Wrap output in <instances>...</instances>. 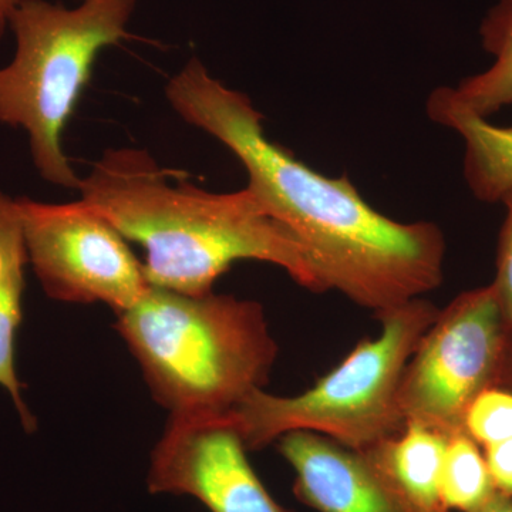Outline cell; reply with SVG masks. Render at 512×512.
Here are the masks:
<instances>
[{"label":"cell","mask_w":512,"mask_h":512,"mask_svg":"<svg viewBox=\"0 0 512 512\" xmlns=\"http://www.w3.org/2000/svg\"><path fill=\"white\" fill-rule=\"evenodd\" d=\"M165 93L188 124L241 161L247 188L301 241L328 291L379 316L439 288L446 239L436 224L390 220L348 178L302 163L269 140L247 94L218 82L198 59L175 74Z\"/></svg>","instance_id":"cell-1"},{"label":"cell","mask_w":512,"mask_h":512,"mask_svg":"<svg viewBox=\"0 0 512 512\" xmlns=\"http://www.w3.org/2000/svg\"><path fill=\"white\" fill-rule=\"evenodd\" d=\"M170 174L147 151L120 148L106 151L80 181L82 200L146 251L148 284L207 295L232 265L258 261L284 269L308 291H328L301 241L249 188L215 194L180 174L173 184Z\"/></svg>","instance_id":"cell-2"},{"label":"cell","mask_w":512,"mask_h":512,"mask_svg":"<svg viewBox=\"0 0 512 512\" xmlns=\"http://www.w3.org/2000/svg\"><path fill=\"white\" fill-rule=\"evenodd\" d=\"M114 328L171 417H224L264 389L278 357L261 303L150 285Z\"/></svg>","instance_id":"cell-3"},{"label":"cell","mask_w":512,"mask_h":512,"mask_svg":"<svg viewBox=\"0 0 512 512\" xmlns=\"http://www.w3.org/2000/svg\"><path fill=\"white\" fill-rule=\"evenodd\" d=\"M440 309L417 298L376 316L382 332L365 339L315 386L293 397L255 390L224 416L247 450L291 431H309L357 451L372 450L406 427L400 387L407 363Z\"/></svg>","instance_id":"cell-4"},{"label":"cell","mask_w":512,"mask_h":512,"mask_svg":"<svg viewBox=\"0 0 512 512\" xmlns=\"http://www.w3.org/2000/svg\"><path fill=\"white\" fill-rule=\"evenodd\" d=\"M136 0H84L66 9L20 0L9 19L16 53L0 69V124L25 128L36 170L47 183L79 190L64 154V128L104 47L126 36Z\"/></svg>","instance_id":"cell-5"},{"label":"cell","mask_w":512,"mask_h":512,"mask_svg":"<svg viewBox=\"0 0 512 512\" xmlns=\"http://www.w3.org/2000/svg\"><path fill=\"white\" fill-rule=\"evenodd\" d=\"M511 333L493 282L440 309L404 370L400 406L406 424L446 437L466 433L470 404L500 383Z\"/></svg>","instance_id":"cell-6"},{"label":"cell","mask_w":512,"mask_h":512,"mask_svg":"<svg viewBox=\"0 0 512 512\" xmlns=\"http://www.w3.org/2000/svg\"><path fill=\"white\" fill-rule=\"evenodd\" d=\"M16 202L29 264L49 298L101 302L119 315L150 288L127 239L89 202Z\"/></svg>","instance_id":"cell-7"},{"label":"cell","mask_w":512,"mask_h":512,"mask_svg":"<svg viewBox=\"0 0 512 512\" xmlns=\"http://www.w3.org/2000/svg\"><path fill=\"white\" fill-rule=\"evenodd\" d=\"M247 447L224 417H168L151 453V494L190 495L210 512H293L256 476Z\"/></svg>","instance_id":"cell-8"},{"label":"cell","mask_w":512,"mask_h":512,"mask_svg":"<svg viewBox=\"0 0 512 512\" xmlns=\"http://www.w3.org/2000/svg\"><path fill=\"white\" fill-rule=\"evenodd\" d=\"M278 450L295 471L293 494L319 512H420L367 451L309 431H291Z\"/></svg>","instance_id":"cell-9"},{"label":"cell","mask_w":512,"mask_h":512,"mask_svg":"<svg viewBox=\"0 0 512 512\" xmlns=\"http://www.w3.org/2000/svg\"><path fill=\"white\" fill-rule=\"evenodd\" d=\"M28 264L18 202L0 191V386L15 404L23 429L33 433L36 417L23 400V384L15 366L16 335L22 325Z\"/></svg>","instance_id":"cell-10"},{"label":"cell","mask_w":512,"mask_h":512,"mask_svg":"<svg viewBox=\"0 0 512 512\" xmlns=\"http://www.w3.org/2000/svg\"><path fill=\"white\" fill-rule=\"evenodd\" d=\"M427 113L463 137L464 177L471 192L488 204L501 202L512 190V126H494L488 119L458 109L439 90L431 93Z\"/></svg>","instance_id":"cell-11"},{"label":"cell","mask_w":512,"mask_h":512,"mask_svg":"<svg viewBox=\"0 0 512 512\" xmlns=\"http://www.w3.org/2000/svg\"><path fill=\"white\" fill-rule=\"evenodd\" d=\"M447 443L448 437L439 431L406 424L402 433L367 453L417 511L450 512L440 493Z\"/></svg>","instance_id":"cell-12"},{"label":"cell","mask_w":512,"mask_h":512,"mask_svg":"<svg viewBox=\"0 0 512 512\" xmlns=\"http://www.w3.org/2000/svg\"><path fill=\"white\" fill-rule=\"evenodd\" d=\"M481 45L494 63L457 87H441L440 93L458 109L488 119L512 104V0H498L480 26Z\"/></svg>","instance_id":"cell-13"},{"label":"cell","mask_w":512,"mask_h":512,"mask_svg":"<svg viewBox=\"0 0 512 512\" xmlns=\"http://www.w3.org/2000/svg\"><path fill=\"white\" fill-rule=\"evenodd\" d=\"M448 511L476 512L497 494L480 446L466 433L448 437L440 481Z\"/></svg>","instance_id":"cell-14"},{"label":"cell","mask_w":512,"mask_h":512,"mask_svg":"<svg viewBox=\"0 0 512 512\" xmlns=\"http://www.w3.org/2000/svg\"><path fill=\"white\" fill-rule=\"evenodd\" d=\"M464 431L478 446L512 439V392L493 387L478 394L468 407Z\"/></svg>","instance_id":"cell-15"},{"label":"cell","mask_w":512,"mask_h":512,"mask_svg":"<svg viewBox=\"0 0 512 512\" xmlns=\"http://www.w3.org/2000/svg\"><path fill=\"white\" fill-rule=\"evenodd\" d=\"M501 202L507 208V217L498 239L497 275L493 284L497 289L505 319L512 330V190Z\"/></svg>","instance_id":"cell-16"},{"label":"cell","mask_w":512,"mask_h":512,"mask_svg":"<svg viewBox=\"0 0 512 512\" xmlns=\"http://www.w3.org/2000/svg\"><path fill=\"white\" fill-rule=\"evenodd\" d=\"M484 457L497 493L512 497V439L485 447Z\"/></svg>","instance_id":"cell-17"},{"label":"cell","mask_w":512,"mask_h":512,"mask_svg":"<svg viewBox=\"0 0 512 512\" xmlns=\"http://www.w3.org/2000/svg\"><path fill=\"white\" fill-rule=\"evenodd\" d=\"M476 512H512V497L497 493Z\"/></svg>","instance_id":"cell-18"},{"label":"cell","mask_w":512,"mask_h":512,"mask_svg":"<svg viewBox=\"0 0 512 512\" xmlns=\"http://www.w3.org/2000/svg\"><path fill=\"white\" fill-rule=\"evenodd\" d=\"M500 389L510 390L512 392V333L510 339V345H508L507 355H505L503 372H501L500 383H498Z\"/></svg>","instance_id":"cell-19"},{"label":"cell","mask_w":512,"mask_h":512,"mask_svg":"<svg viewBox=\"0 0 512 512\" xmlns=\"http://www.w3.org/2000/svg\"><path fill=\"white\" fill-rule=\"evenodd\" d=\"M19 3L20 0H0V36L5 33L10 16H12L13 10L16 9Z\"/></svg>","instance_id":"cell-20"}]
</instances>
